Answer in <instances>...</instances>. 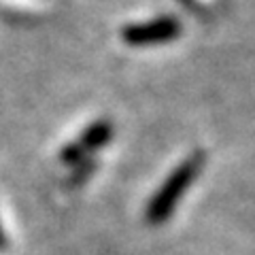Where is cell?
Instances as JSON below:
<instances>
[{"instance_id": "obj_3", "label": "cell", "mask_w": 255, "mask_h": 255, "mask_svg": "<svg viewBox=\"0 0 255 255\" xmlns=\"http://www.w3.org/2000/svg\"><path fill=\"white\" fill-rule=\"evenodd\" d=\"M113 134H115V126L109 119H98V122H94L92 126L85 128L77 142L87 155H94L96 151L105 149L113 140Z\"/></svg>"}, {"instance_id": "obj_6", "label": "cell", "mask_w": 255, "mask_h": 255, "mask_svg": "<svg viewBox=\"0 0 255 255\" xmlns=\"http://www.w3.org/2000/svg\"><path fill=\"white\" fill-rule=\"evenodd\" d=\"M6 234H4V230H2V226H0V251H4L6 249Z\"/></svg>"}, {"instance_id": "obj_1", "label": "cell", "mask_w": 255, "mask_h": 255, "mask_svg": "<svg viewBox=\"0 0 255 255\" xmlns=\"http://www.w3.org/2000/svg\"><path fill=\"white\" fill-rule=\"evenodd\" d=\"M204 166H206V153L204 151H194L164 179L159 189L147 202L145 221L149 226H162V223H166L172 217V213L179 206V200L189 191L194 181L200 177Z\"/></svg>"}, {"instance_id": "obj_7", "label": "cell", "mask_w": 255, "mask_h": 255, "mask_svg": "<svg viewBox=\"0 0 255 255\" xmlns=\"http://www.w3.org/2000/svg\"><path fill=\"white\" fill-rule=\"evenodd\" d=\"M181 2H183V4H189V6H191V4H194V0H181Z\"/></svg>"}, {"instance_id": "obj_5", "label": "cell", "mask_w": 255, "mask_h": 255, "mask_svg": "<svg viewBox=\"0 0 255 255\" xmlns=\"http://www.w3.org/2000/svg\"><path fill=\"white\" fill-rule=\"evenodd\" d=\"M85 157H90V155L79 147V142H68V145H64L60 149V162L64 166H70V168H75L77 164H81Z\"/></svg>"}, {"instance_id": "obj_2", "label": "cell", "mask_w": 255, "mask_h": 255, "mask_svg": "<svg viewBox=\"0 0 255 255\" xmlns=\"http://www.w3.org/2000/svg\"><path fill=\"white\" fill-rule=\"evenodd\" d=\"M181 34V21L174 17H157L145 23H132V26H126L122 36L128 45L134 47H142V45H157V43H168L179 38Z\"/></svg>"}, {"instance_id": "obj_4", "label": "cell", "mask_w": 255, "mask_h": 255, "mask_svg": "<svg viewBox=\"0 0 255 255\" xmlns=\"http://www.w3.org/2000/svg\"><path fill=\"white\" fill-rule=\"evenodd\" d=\"M96 168H98V164H96L94 155L85 157L81 164H77L75 168L70 170V174H68L66 183H68L70 187H81V185H85V183L92 179V174L96 172Z\"/></svg>"}]
</instances>
